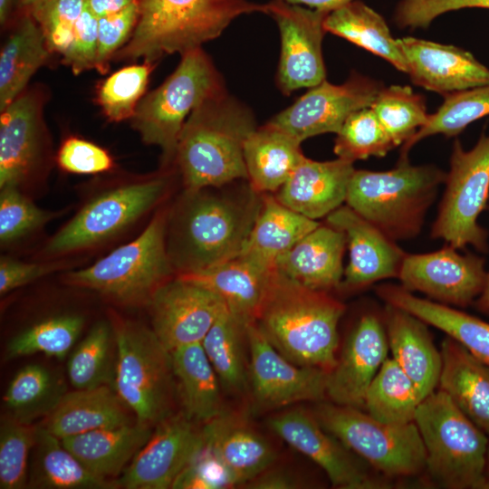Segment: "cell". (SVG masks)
<instances>
[{"label":"cell","mask_w":489,"mask_h":489,"mask_svg":"<svg viewBox=\"0 0 489 489\" xmlns=\"http://www.w3.org/2000/svg\"><path fill=\"white\" fill-rule=\"evenodd\" d=\"M324 29L408 72L406 59L385 19L364 3L354 0L330 12Z\"/></svg>","instance_id":"38"},{"label":"cell","mask_w":489,"mask_h":489,"mask_svg":"<svg viewBox=\"0 0 489 489\" xmlns=\"http://www.w3.org/2000/svg\"><path fill=\"white\" fill-rule=\"evenodd\" d=\"M388 351L383 315L372 311L362 313L346 337L335 366L327 373V398L337 405L364 408L367 390Z\"/></svg>","instance_id":"20"},{"label":"cell","mask_w":489,"mask_h":489,"mask_svg":"<svg viewBox=\"0 0 489 489\" xmlns=\"http://www.w3.org/2000/svg\"><path fill=\"white\" fill-rule=\"evenodd\" d=\"M346 244L344 233L320 224L276 261V269L296 283L330 292L340 287Z\"/></svg>","instance_id":"28"},{"label":"cell","mask_w":489,"mask_h":489,"mask_svg":"<svg viewBox=\"0 0 489 489\" xmlns=\"http://www.w3.org/2000/svg\"><path fill=\"white\" fill-rule=\"evenodd\" d=\"M185 194L168 247L177 274L206 270L239 255L259 215L263 194L247 179Z\"/></svg>","instance_id":"1"},{"label":"cell","mask_w":489,"mask_h":489,"mask_svg":"<svg viewBox=\"0 0 489 489\" xmlns=\"http://www.w3.org/2000/svg\"><path fill=\"white\" fill-rule=\"evenodd\" d=\"M396 148L371 108L352 113L335 139L333 151L340 158L354 163L369 157H384Z\"/></svg>","instance_id":"47"},{"label":"cell","mask_w":489,"mask_h":489,"mask_svg":"<svg viewBox=\"0 0 489 489\" xmlns=\"http://www.w3.org/2000/svg\"><path fill=\"white\" fill-rule=\"evenodd\" d=\"M57 163L74 174H97L112 168L111 156L100 146L76 137L63 141L57 153Z\"/></svg>","instance_id":"54"},{"label":"cell","mask_w":489,"mask_h":489,"mask_svg":"<svg viewBox=\"0 0 489 489\" xmlns=\"http://www.w3.org/2000/svg\"><path fill=\"white\" fill-rule=\"evenodd\" d=\"M256 128L252 110L227 91L198 104L183 125L174 158L186 190L247 179L244 147Z\"/></svg>","instance_id":"3"},{"label":"cell","mask_w":489,"mask_h":489,"mask_svg":"<svg viewBox=\"0 0 489 489\" xmlns=\"http://www.w3.org/2000/svg\"><path fill=\"white\" fill-rule=\"evenodd\" d=\"M205 445L218 457L236 486H244L273 465L272 444L242 413L225 409L202 425Z\"/></svg>","instance_id":"24"},{"label":"cell","mask_w":489,"mask_h":489,"mask_svg":"<svg viewBox=\"0 0 489 489\" xmlns=\"http://www.w3.org/2000/svg\"><path fill=\"white\" fill-rule=\"evenodd\" d=\"M440 353L439 389L489 436V366L448 336Z\"/></svg>","instance_id":"29"},{"label":"cell","mask_w":489,"mask_h":489,"mask_svg":"<svg viewBox=\"0 0 489 489\" xmlns=\"http://www.w3.org/2000/svg\"><path fill=\"white\" fill-rule=\"evenodd\" d=\"M414 422L434 482L448 489H477L485 477L487 435L441 389L420 402Z\"/></svg>","instance_id":"6"},{"label":"cell","mask_w":489,"mask_h":489,"mask_svg":"<svg viewBox=\"0 0 489 489\" xmlns=\"http://www.w3.org/2000/svg\"><path fill=\"white\" fill-rule=\"evenodd\" d=\"M66 392L62 379L49 369L28 364L14 376L3 400L7 414L31 425L49 416Z\"/></svg>","instance_id":"40"},{"label":"cell","mask_w":489,"mask_h":489,"mask_svg":"<svg viewBox=\"0 0 489 489\" xmlns=\"http://www.w3.org/2000/svg\"><path fill=\"white\" fill-rule=\"evenodd\" d=\"M265 14L276 23L281 52L276 83L284 95L312 88L325 80L322 40L329 13L283 0L265 3Z\"/></svg>","instance_id":"15"},{"label":"cell","mask_w":489,"mask_h":489,"mask_svg":"<svg viewBox=\"0 0 489 489\" xmlns=\"http://www.w3.org/2000/svg\"><path fill=\"white\" fill-rule=\"evenodd\" d=\"M84 7V0H44L27 12L41 27L51 53L62 55Z\"/></svg>","instance_id":"49"},{"label":"cell","mask_w":489,"mask_h":489,"mask_svg":"<svg viewBox=\"0 0 489 489\" xmlns=\"http://www.w3.org/2000/svg\"><path fill=\"white\" fill-rule=\"evenodd\" d=\"M301 142L287 131L268 121L247 138L244 158L247 180L261 193H276L305 157Z\"/></svg>","instance_id":"33"},{"label":"cell","mask_w":489,"mask_h":489,"mask_svg":"<svg viewBox=\"0 0 489 489\" xmlns=\"http://www.w3.org/2000/svg\"><path fill=\"white\" fill-rule=\"evenodd\" d=\"M137 0H84L85 6L98 18L118 13Z\"/></svg>","instance_id":"58"},{"label":"cell","mask_w":489,"mask_h":489,"mask_svg":"<svg viewBox=\"0 0 489 489\" xmlns=\"http://www.w3.org/2000/svg\"><path fill=\"white\" fill-rule=\"evenodd\" d=\"M125 66L106 78L99 86L97 101L111 121L130 120L143 97L154 62Z\"/></svg>","instance_id":"46"},{"label":"cell","mask_w":489,"mask_h":489,"mask_svg":"<svg viewBox=\"0 0 489 489\" xmlns=\"http://www.w3.org/2000/svg\"><path fill=\"white\" fill-rule=\"evenodd\" d=\"M236 486L223 463L206 446L178 475L172 488L221 489Z\"/></svg>","instance_id":"52"},{"label":"cell","mask_w":489,"mask_h":489,"mask_svg":"<svg viewBox=\"0 0 489 489\" xmlns=\"http://www.w3.org/2000/svg\"><path fill=\"white\" fill-rule=\"evenodd\" d=\"M354 170L353 162L340 158L315 161L304 157L274 196L310 219L326 217L345 202Z\"/></svg>","instance_id":"25"},{"label":"cell","mask_w":489,"mask_h":489,"mask_svg":"<svg viewBox=\"0 0 489 489\" xmlns=\"http://www.w3.org/2000/svg\"><path fill=\"white\" fill-rule=\"evenodd\" d=\"M139 15V0L123 10L99 18L96 70L105 73L115 53L131 36Z\"/></svg>","instance_id":"51"},{"label":"cell","mask_w":489,"mask_h":489,"mask_svg":"<svg viewBox=\"0 0 489 489\" xmlns=\"http://www.w3.org/2000/svg\"><path fill=\"white\" fill-rule=\"evenodd\" d=\"M152 427L136 421L65 437L63 446L91 472L110 479L124 469L148 442Z\"/></svg>","instance_id":"31"},{"label":"cell","mask_w":489,"mask_h":489,"mask_svg":"<svg viewBox=\"0 0 489 489\" xmlns=\"http://www.w3.org/2000/svg\"><path fill=\"white\" fill-rule=\"evenodd\" d=\"M83 323L82 316L71 314L41 321L10 340L5 357L11 360L43 353L63 360L79 338Z\"/></svg>","instance_id":"45"},{"label":"cell","mask_w":489,"mask_h":489,"mask_svg":"<svg viewBox=\"0 0 489 489\" xmlns=\"http://www.w3.org/2000/svg\"><path fill=\"white\" fill-rule=\"evenodd\" d=\"M113 327L96 323L73 350L67 362V375L75 389L93 388L113 382Z\"/></svg>","instance_id":"42"},{"label":"cell","mask_w":489,"mask_h":489,"mask_svg":"<svg viewBox=\"0 0 489 489\" xmlns=\"http://www.w3.org/2000/svg\"><path fill=\"white\" fill-rule=\"evenodd\" d=\"M168 187L166 177L125 185L88 203L48 243L49 254L91 246L115 235L149 210Z\"/></svg>","instance_id":"13"},{"label":"cell","mask_w":489,"mask_h":489,"mask_svg":"<svg viewBox=\"0 0 489 489\" xmlns=\"http://www.w3.org/2000/svg\"><path fill=\"white\" fill-rule=\"evenodd\" d=\"M291 4L306 5L313 9L330 13L354 0H283Z\"/></svg>","instance_id":"59"},{"label":"cell","mask_w":489,"mask_h":489,"mask_svg":"<svg viewBox=\"0 0 489 489\" xmlns=\"http://www.w3.org/2000/svg\"><path fill=\"white\" fill-rule=\"evenodd\" d=\"M487 208L489 209V201H488ZM475 302L476 308L481 312L489 314V271L487 272L484 287L481 294L475 301Z\"/></svg>","instance_id":"60"},{"label":"cell","mask_w":489,"mask_h":489,"mask_svg":"<svg viewBox=\"0 0 489 489\" xmlns=\"http://www.w3.org/2000/svg\"><path fill=\"white\" fill-rule=\"evenodd\" d=\"M265 13L249 0H139V15L116 60L154 62L164 55L202 47L241 15Z\"/></svg>","instance_id":"4"},{"label":"cell","mask_w":489,"mask_h":489,"mask_svg":"<svg viewBox=\"0 0 489 489\" xmlns=\"http://www.w3.org/2000/svg\"><path fill=\"white\" fill-rule=\"evenodd\" d=\"M247 325L226 310L201 342L221 387L235 396L249 391Z\"/></svg>","instance_id":"39"},{"label":"cell","mask_w":489,"mask_h":489,"mask_svg":"<svg viewBox=\"0 0 489 489\" xmlns=\"http://www.w3.org/2000/svg\"><path fill=\"white\" fill-rule=\"evenodd\" d=\"M487 474L489 475V446H488V452H487V465H486Z\"/></svg>","instance_id":"64"},{"label":"cell","mask_w":489,"mask_h":489,"mask_svg":"<svg viewBox=\"0 0 489 489\" xmlns=\"http://www.w3.org/2000/svg\"><path fill=\"white\" fill-rule=\"evenodd\" d=\"M27 487L40 489H115L117 480L96 475L43 426L36 427Z\"/></svg>","instance_id":"35"},{"label":"cell","mask_w":489,"mask_h":489,"mask_svg":"<svg viewBox=\"0 0 489 489\" xmlns=\"http://www.w3.org/2000/svg\"><path fill=\"white\" fill-rule=\"evenodd\" d=\"M270 429L296 451L317 464L331 484L340 489H385L388 478L371 468L335 436L313 413L297 408L271 417Z\"/></svg>","instance_id":"12"},{"label":"cell","mask_w":489,"mask_h":489,"mask_svg":"<svg viewBox=\"0 0 489 489\" xmlns=\"http://www.w3.org/2000/svg\"><path fill=\"white\" fill-rule=\"evenodd\" d=\"M446 173L434 165L414 166L408 158L387 171L355 169L346 205L394 241L416 237Z\"/></svg>","instance_id":"5"},{"label":"cell","mask_w":489,"mask_h":489,"mask_svg":"<svg viewBox=\"0 0 489 489\" xmlns=\"http://www.w3.org/2000/svg\"><path fill=\"white\" fill-rule=\"evenodd\" d=\"M53 216L24 197L18 187H5L0 194V240L12 242L39 227Z\"/></svg>","instance_id":"50"},{"label":"cell","mask_w":489,"mask_h":489,"mask_svg":"<svg viewBox=\"0 0 489 489\" xmlns=\"http://www.w3.org/2000/svg\"><path fill=\"white\" fill-rule=\"evenodd\" d=\"M249 391L255 408L273 410L327 398V373L294 364L264 336L254 321L247 325Z\"/></svg>","instance_id":"14"},{"label":"cell","mask_w":489,"mask_h":489,"mask_svg":"<svg viewBox=\"0 0 489 489\" xmlns=\"http://www.w3.org/2000/svg\"><path fill=\"white\" fill-rule=\"evenodd\" d=\"M167 222V213L159 212L136 239L92 265L70 273L67 282L120 302H149L175 270L166 243Z\"/></svg>","instance_id":"10"},{"label":"cell","mask_w":489,"mask_h":489,"mask_svg":"<svg viewBox=\"0 0 489 489\" xmlns=\"http://www.w3.org/2000/svg\"><path fill=\"white\" fill-rule=\"evenodd\" d=\"M484 260L462 254L447 244L427 254H406L398 278L409 292H420L443 304L465 307L481 294L486 280Z\"/></svg>","instance_id":"19"},{"label":"cell","mask_w":489,"mask_h":489,"mask_svg":"<svg viewBox=\"0 0 489 489\" xmlns=\"http://www.w3.org/2000/svg\"><path fill=\"white\" fill-rule=\"evenodd\" d=\"M98 25L99 18L85 6L76 24L72 42L62 54V62L74 74L96 69Z\"/></svg>","instance_id":"55"},{"label":"cell","mask_w":489,"mask_h":489,"mask_svg":"<svg viewBox=\"0 0 489 489\" xmlns=\"http://www.w3.org/2000/svg\"><path fill=\"white\" fill-rule=\"evenodd\" d=\"M388 350L392 359L414 383L423 400L438 386L442 358L427 323L396 306L383 312Z\"/></svg>","instance_id":"27"},{"label":"cell","mask_w":489,"mask_h":489,"mask_svg":"<svg viewBox=\"0 0 489 489\" xmlns=\"http://www.w3.org/2000/svg\"><path fill=\"white\" fill-rule=\"evenodd\" d=\"M148 302L152 331L169 351L202 342L227 310L217 294L178 275L160 285Z\"/></svg>","instance_id":"18"},{"label":"cell","mask_w":489,"mask_h":489,"mask_svg":"<svg viewBox=\"0 0 489 489\" xmlns=\"http://www.w3.org/2000/svg\"><path fill=\"white\" fill-rule=\"evenodd\" d=\"M20 0H0V23L5 26Z\"/></svg>","instance_id":"61"},{"label":"cell","mask_w":489,"mask_h":489,"mask_svg":"<svg viewBox=\"0 0 489 489\" xmlns=\"http://www.w3.org/2000/svg\"><path fill=\"white\" fill-rule=\"evenodd\" d=\"M381 88L376 81L357 73L338 85L324 80L269 121L301 143L321 134H337L352 113L371 106Z\"/></svg>","instance_id":"16"},{"label":"cell","mask_w":489,"mask_h":489,"mask_svg":"<svg viewBox=\"0 0 489 489\" xmlns=\"http://www.w3.org/2000/svg\"><path fill=\"white\" fill-rule=\"evenodd\" d=\"M36 427L9 414L0 425V488L22 489L28 483V459L35 441Z\"/></svg>","instance_id":"48"},{"label":"cell","mask_w":489,"mask_h":489,"mask_svg":"<svg viewBox=\"0 0 489 489\" xmlns=\"http://www.w3.org/2000/svg\"><path fill=\"white\" fill-rule=\"evenodd\" d=\"M444 184L431 237L456 249L472 245L486 253L488 233L478 224V217L489 201V134L483 133L469 150L458 139L454 142Z\"/></svg>","instance_id":"11"},{"label":"cell","mask_w":489,"mask_h":489,"mask_svg":"<svg viewBox=\"0 0 489 489\" xmlns=\"http://www.w3.org/2000/svg\"><path fill=\"white\" fill-rule=\"evenodd\" d=\"M170 353L182 412L202 425L224 412L222 387L202 343L186 345Z\"/></svg>","instance_id":"34"},{"label":"cell","mask_w":489,"mask_h":489,"mask_svg":"<svg viewBox=\"0 0 489 489\" xmlns=\"http://www.w3.org/2000/svg\"><path fill=\"white\" fill-rule=\"evenodd\" d=\"M320 225L282 204L272 193L263 203L241 254L276 266L277 259Z\"/></svg>","instance_id":"37"},{"label":"cell","mask_w":489,"mask_h":489,"mask_svg":"<svg viewBox=\"0 0 489 489\" xmlns=\"http://www.w3.org/2000/svg\"><path fill=\"white\" fill-rule=\"evenodd\" d=\"M326 223L341 230L346 237L349 263L344 269L341 288L360 290L380 280L398 278L407 253L396 241L347 205L328 215Z\"/></svg>","instance_id":"21"},{"label":"cell","mask_w":489,"mask_h":489,"mask_svg":"<svg viewBox=\"0 0 489 489\" xmlns=\"http://www.w3.org/2000/svg\"><path fill=\"white\" fill-rule=\"evenodd\" d=\"M477 489H489V475L484 477Z\"/></svg>","instance_id":"63"},{"label":"cell","mask_w":489,"mask_h":489,"mask_svg":"<svg viewBox=\"0 0 489 489\" xmlns=\"http://www.w3.org/2000/svg\"><path fill=\"white\" fill-rule=\"evenodd\" d=\"M115 390L103 385L66 392L46 417L43 427L60 439L131 423Z\"/></svg>","instance_id":"32"},{"label":"cell","mask_w":489,"mask_h":489,"mask_svg":"<svg viewBox=\"0 0 489 489\" xmlns=\"http://www.w3.org/2000/svg\"><path fill=\"white\" fill-rule=\"evenodd\" d=\"M44 0H20V5L26 9V11H30L41 3H43Z\"/></svg>","instance_id":"62"},{"label":"cell","mask_w":489,"mask_h":489,"mask_svg":"<svg viewBox=\"0 0 489 489\" xmlns=\"http://www.w3.org/2000/svg\"><path fill=\"white\" fill-rule=\"evenodd\" d=\"M276 271L274 265L240 254L209 269L177 275L212 291L232 314L250 323L255 321Z\"/></svg>","instance_id":"26"},{"label":"cell","mask_w":489,"mask_h":489,"mask_svg":"<svg viewBox=\"0 0 489 489\" xmlns=\"http://www.w3.org/2000/svg\"><path fill=\"white\" fill-rule=\"evenodd\" d=\"M112 327L116 345L113 389L136 421L156 426L171 415L175 387L171 353L152 329L121 321Z\"/></svg>","instance_id":"8"},{"label":"cell","mask_w":489,"mask_h":489,"mask_svg":"<svg viewBox=\"0 0 489 489\" xmlns=\"http://www.w3.org/2000/svg\"><path fill=\"white\" fill-rule=\"evenodd\" d=\"M370 108L395 147L408 141L429 117L425 98L409 86L381 88Z\"/></svg>","instance_id":"44"},{"label":"cell","mask_w":489,"mask_h":489,"mask_svg":"<svg viewBox=\"0 0 489 489\" xmlns=\"http://www.w3.org/2000/svg\"><path fill=\"white\" fill-rule=\"evenodd\" d=\"M273 465L246 483L243 487L251 489H293L303 487L304 484L295 475L282 468L273 467Z\"/></svg>","instance_id":"57"},{"label":"cell","mask_w":489,"mask_h":489,"mask_svg":"<svg viewBox=\"0 0 489 489\" xmlns=\"http://www.w3.org/2000/svg\"><path fill=\"white\" fill-rule=\"evenodd\" d=\"M421 401L412 380L388 357L367 390L364 408L379 421L402 425L414 422Z\"/></svg>","instance_id":"41"},{"label":"cell","mask_w":489,"mask_h":489,"mask_svg":"<svg viewBox=\"0 0 489 489\" xmlns=\"http://www.w3.org/2000/svg\"><path fill=\"white\" fill-rule=\"evenodd\" d=\"M45 96L25 90L0 116V188L18 187L34 167L43 131Z\"/></svg>","instance_id":"23"},{"label":"cell","mask_w":489,"mask_h":489,"mask_svg":"<svg viewBox=\"0 0 489 489\" xmlns=\"http://www.w3.org/2000/svg\"><path fill=\"white\" fill-rule=\"evenodd\" d=\"M183 412L155 427L148 442L117 480L125 489H167L205 445L202 427Z\"/></svg>","instance_id":"17"},{"label":"cell","mask_w":489,"mask_h":489,"mask_svg":"<svg viewBox=\"0 0 489 489\" xmlns=\"http://www.w3.org/2000/svg\"><path fill=\"white\" fill-rule=\"evenodd\" d=\"M57 265L22 263L7 257L0 260V294L34 282L55 271Z\"/></svg>","instance_id":"56"},{"label":"cell","mask_w":489,"mask_h":489,"mask_svg":"<svg viewBox=\"0 0 489 489\" xmlns=\"http://www.w3.org/2000/svg\"><path fill=\"white\" fill-rule=\"evenodd\" d=\"M464 8L489 9V0H400L394 21L401 28H425L437 16Z\"/></svg>","instance_id":"53"},{"label":"cell","mask_w":489,"mask_h":489,"mask_svg":"<svg viewBox=\"0 0 489 489\" xmlns=\"http://www.w3.org/2000/svg\"><path fill=\"white\" fill-rule=\"evenodd\" d=\"M319 423L351 452L387 478L414 477L426 471L427 452L415 422L379 421L360 408L318 402Z\"/></svg>","instance_id":"9"},{"label":"cell","mask_w":489,"mask_h":489,"mask_svg":"<svg viewBox=\"0 0 489 489\" xmlns=\"http://www.w3.org/2000/svg\"><path fill=\"white\" fill-rule=\"evenodd\" d=\"M411 81L446 97L489 85V68L472 53L453 45L415 37L397 39Z\"/></svg>","instance_id":"22"},{"label":"cell","mask_w":489,"mask_h":489,"mask_svg":"<svg viewBox=\"0 0 489 489\" xmlns=\"http://www.w3.org/2000/svg\"><path fill=\"white\" fill-rule=\"evenodd\" d=\"M226 91L222 74L202 47L189 50L164 82L142 97L130 119L132 127L145 143L162 150L165 164L173 162L189 114L205 100Z\"/></svg>","instance_id":"7"},{"label":"cell","mask_w":489,"mask_h":489,"mask_svg":"<svg viewBox=\"0 0 489 489\" xmlns=\"http://www.w3.org/2000/svg\"><path fill=\"white\" fill-rule=\"evenodd\" d=\"M345 309L330 292L307 288L276 271L254 322L290 361L329 372L336 364L338 325Z\"/></svg>","instance_id":"2"},{"label":"cell","mask_w":489,"mask_h":489,"mask_svg":"<svg viewBox=\"0 0 489 489\" xmlns=\"http://www.w3.org/2000/svg\"><path fill=\"white\" fill-rule=\"evenodd\" d=\"M51 53L41 27L26 11L1 48L0 111L25 91Z\"/></svg>","instance_id":"36"},{"label":"cell","mask_w":489,"mask_h":489,"mask_svg":"<svg viewBox=\"0 0 489 489\" xmlns=\"http://www.w3.org/2000/svg\"><path fill=\"white\" fill-rule=\"evenodd\" d=\"M378 296L385 303L417 316L444 331L489 366V323L453 307L412 294L401 285L380 284Z\"/></svg>","instance_id":"30"},{"label":"cell","mask_w":489,"mask_h":489,"mask_svg":"<svg viewBox=\"0 0 489 489\" xmlns=\"http://www.w3.org/2000/svg\"><path fill=\"white\" fill-rule=\"evenodd\" d=\"M489 115V85L476 87L446 96L427 123L405 144L400 158H408L413 146L425 138L442 134L455 137L469 124Z\"/></svg>","instance_id":"43"}]
</instances>
